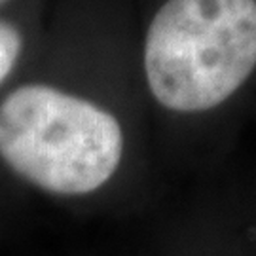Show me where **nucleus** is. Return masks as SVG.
Here are the masks:
<instances>
[{
  "instance_id": "nucleus-1",
  "label": "nucleus",
  "mask_w": 256,
  "mask_h": 256,
  "mask_svg": "<svg viewBox=\"0 0 256 256\" xmlns=\"http://www.w3.org/2000/svg\"><path fill=\"white\" fill-rule=\"evenodd\" d=\"M256 68V0H167L144 40L156 101L203 112L238 92Z\"/></svg>"
},
{
  "instance_id": "nucleus-2",
  "label": "nucleus",
  "mask_w": 256,
  "mask_h": 256,
  "mask_svg": "<svg viewBox=\"0 0 256 256\" xmlns=\"http://www.w3.org/2000/svg\"><path fill=\"white\" fill-rule=\"evenodd\" d=\"M122 154L118 120L86 99L28 84L0 102V160L46 192L82 196L101 188Z\"/></svg>"
},
{
  "instance_id": "nucleus-3",
  "label": "nucleus",
  "mask_w": 256,
  "mask_h": 256,
  "mask_svg": "<svg viewBox=\"0 0 256 256\" xmlns=\"http://www.w3.org/2000/svg\"><path fill=\"white\" fill-rule=\"evenodd\" d=\"M23 46V38L16 27L0 21V84L6 80L18 61Z\"/></svg>"
},
{
  "instance_id": "nucleus-4",
  "label": "nucleus",
  "mask_w": 256,
  "mask_h": 256,
  "mask_svg": "<svg viewBox=\"0 0 256 256\" xmlns=\"http://www.w3.org/2000/svg\"><path fill=\"white\" fill-rule=\"evenodd\" d=\"M0 2H4V0H0Z\"/></svg>"
}]
</instances>
